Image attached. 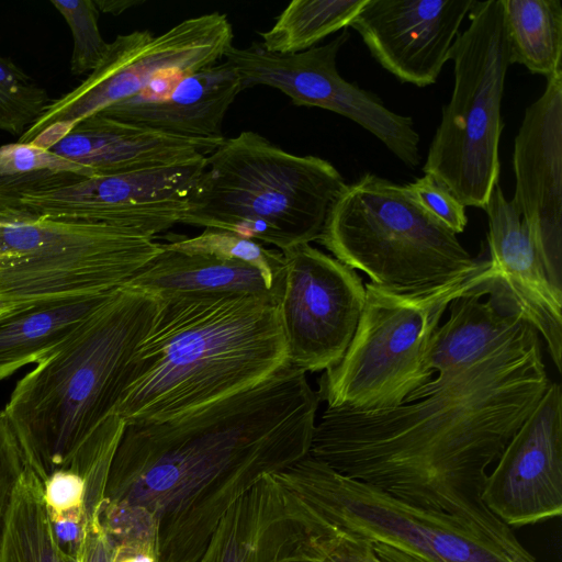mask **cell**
<instances>
[{"mask_svg": "<svg viewBox=\"0 0 562 562\" xmlns=\"http://www.w3.org/2000/svg\"><path fill=\"white\" fill-rule=\"evenodd\" d=\"M25 469L15 434L0 411V542L14 488Z\"/></svg>", "mask_w": 562, "mask_h": 562, "instance_id": "836d02e7", "label": "cell"}, {"mask_svg": "<svg viewBox=\"0 0 562 562\" xmlns=\"http://www.w3.org/2000/svg\"><path fill=\"white\" fill-rule=\"evenodd\" d=\"M550 382L533 331L396 407H326L310 456L416 506L495 520L481 501L487 469Z\"/></svg>", "mask_w": 562, "mask_h": 562, "instance_id": "7a4b0ae2", "label": "cell"}, {"mask_svg": "<svg viewBox=\"0 0 562 562\" xmlns=\"http://www.w3.org/2000/svg\"><path fill=\"white\" fill-rule=\"evenodd\" d=\"M290 521V555L280 562H383L370 543L327 524L283 510Z\"/></svg>", "mask_w": 562, "mask_h": 562, "instance_id": "f1b7e54d", "label": "cell"}, {"mask_svg": "<svg viewBox=\"0 0 562 562\" xmlns=\"http://www.w3.org/2000/svg\"><path fill=\"white\" fill-rule=\"evenodd\" d=\"M345 187L328 160L289 153L246 131L206 156L181 224L227 231L284 251L318 240Z\"/></svg>", "mask_w": 562, "mask_h": 562, "instance_id": "8992f818", "label": "cell"}, {"mask_svg": "<svg viewBox=\"0 0 562 562\" xmlns=\"http://www.w3.org/2000/svg\"><path fill=\"white\" fill-rule=\"evenodd\" d=\"M474 0H368L350 26L403 83L437 81Z\"/></svg>", "mask_w": 562, "mask_h": 562, "instance_id": "e0dca14e", "label": "cell"}, {"mask_svg": "<svg viewBox=\"0 0 562 562\" xmlns=\"http://www.w3.org/2000/svg\"><path fill=\"white\" fill-rule=\"evenodd\" d=\"M495 278L490 261L482 260L442 284L416 292L366 283V302L353 337L341 360L319 378V402L353 412L403 404L434 379L426 357L450 303Z\"/></svg>", "mask_w": 562, "mask_h": 562, "instance_id": "52a82bcc", "label": "cell"}, {"mask_svg": "<svg viewBox=\"0 0 562 562\" xmlns=\"http://www.w3.org/2000/svg\"><path fill=\"white\" fill-rule=\"evenodd\" d=\"M488 217V283L496 297L528 322L541 336L557 367L562 369V292L546 276L519 211L497 183L484 209Z\"/></svg>", "mask_w": 562, "mask_h": 562, "instance_id": "ac0fdd59", "label": "cell"}, {"mask_svg": "<svg viewBox=\"0 0 562 562\" xmlns=\"http://www.w3.org/2000/svg\"><path fill=\"white\" fill-rule=\"evenodd\" d=\"M67 22L74 38L70 72L80 76L94 70L103 60L110 43L99 30V10L93 0H52Z\"/></svg>", "mask_w": 562, "mask_h": 562, "instance_id": "1f68e13d", "label": "cell"}, {"mask_svg": "<svg viewBox=\"0 0 562 562\" xmlns=\"http://www.w3.org/2000/svg\"><path fill=\"white\" fill-rule=\"evenodd\" d=\"M160 251L123 286L159 301L184 295L247 294L279 303L282 292L258 269L215 255L160 243Z\"/></svg>", "mask_w": 562, "mask_h": 562, "instance_id": "7402d4cb", "label": "cell"}, {"mask_svg": "<svg viewBox=\"0 0 562 562\" xmlns=\"http://www.w3.org/2000/svg\"><path fill=\"white\" fill-rule=\"evenodd\" d=\"M290 363L278 304L247 294L160 301L114 414L125 425L183 415Z\"/></svg>", "mask_w": 562, "mask_h": 562, "instance_id": "277c9868", "label": "cell"}, {"mask_svg": "<svg viewBox=\"0 0 562 562\" xmlns=\"http://www.w3.org/2000/svg\"><path fill=\"white\" fill-rule=\"evenodd\" d=\"M368 0H293L276 19L270 30L261 32L260 45L269 53L296 54L350 26Z\"/></svg>", "mask_w": 562, "mask_h": 562, "instance_id": "4316f807", "label": "cell"}, {"mask_svg": "<svg viewBox=\"0 0 562 562\" xmlns=\"http://www.w3.org/2000/svg\"><path fill=\"white\" fill-rule=\"evenodd\" d=\"M319 398L288 363L261 382L183 415L125 425L98 519L176 555L199 551L262 476L310 453Z\"/></svg>", "mask_w": 562, "mask_h": 562, "instance_id": "6da1fadb", "label": "cell"}, {"mask_svg": "<svg viewBox=\"0 0 562 562\" xmlns=\"http://www.w3.org/2000/svg\"><path fill=\"white\" fill-rule=\"evenodd\" d=\"M99 12L119 15L124 11L142 4L144 1L138 0H93Z\"/></svg>", "mask_w": 562, "mask_h": 562, "instance_id": "e575fe53", "label": "cell"}, {"mask_svg": "<svg viewBox=\"0 0 562 562\" xmlns=\"http://www.w3.org/2000/svg\"><path fill=\"white\" fill-rule=\"evenodd\" d=\"M285 278L278 311L289 362L326 371L344 357L356 331L366 286L356 270L311 244L282 251Z\"/></svg>", "mask_w": 562, "mask_h": 562, "instance_id": "5bb4252c", "label": "cell"}, {"mask_svg": "<svg viewBox=\"0 0 562 562\" xmlns=\"http://www.w3.org/2000/svg\"><path fill=\"white\" fill-rule=\"evenodd\" d=\"M0 562H77L57 544L43 485L26 468L14 488L7 515Z\"/></svg>", "mask_w": 562, "mask_h": 562, "instance_id": "484cf974", "label": "cell"}, {"mask_svg": "<svg viewBox=\"0 0 562 562\" xmlns=\"http://www.w3.org/2000/svg\"><path fill=\"white\" fill-rule=\"evenodd\" d=\"M160 249L125 228L0 212V312L111 292Z\"/></svg>", "mask_w": 562, "mask_h": 562, "instance_id": "30bf717a", "label": "cell"}, {"mask_svg": "<svg viewBox=\"0 0 562 562\" xmlns=\"http://www.w3.org/2000/svg\"><path fill=\"white\" fill-rule=\"evenodd\" d=\"M481 501L508 527L562 513V391L550 382L487 474Z\"/></svg>", "mask_w": 562, "mask_h": 562, "instance_id": "9a60e30c", "label": "cell"}, {"mask_svg": "<svg viewBox=\"0 0 562 562\" xmlns=\"http://www.w3.org/2000/svg\"><path fill=\"white\" fill-rule=\"evenodd\" d=\"M488 283L469 291L449 305V318L435 330L426 357L428 371L443 382L479 360L537 331L497 299L483 302Z\"/></svg>", "mask_w": 562, "mask_h": 562, "instance_id": "44dd1931", "label": "cell"}, {"mask_svg": "<svg viewBox=\"0 0 562 562\" xmlns=\"http://www.w3.org/2000/svg\"><path fill=\"white\" fill-rule=\"evenodd\" d=\"M233 38L231 22L218 12L186 19L158 35L148 30L117 35L87 79L52 100L18 142L48 149L81 121L134 97L157 79L220 63Z\"/></svg>", "mask_w": 562, "mask_h": 562, "instance_id": "8fae6325", "label": "cell"}, {"mask_svg": "<svg viewBox=\"0 0 562 562\" xmlns=\"http://www.w3.org/2000/svg\"><path fill=\"white\" fill-rule=\"evenodd\" d=\"M167 243L175 248L220 256L258 269L281 292L284 286L285 262L282 251L240 237L234 233L204 228L193 237L169 235Z\"/></svg>", "mask_w": 562, "mask_h": 562, "instance_id": "f546056e", "label": "cell"}, {"mask_svg": "<svg viewBox=\"0 0 562 562\" xmlns=\"http://www.w3.org/2000/svg\"><path fill=\"white\" fill-rule=\"evenodd\" d=\"M95 176L90 169L49 149L26 143L0 146V211L24 194L71 184Z\"/></svg>", "mask_w": 562, "mask_h": 562, "instance_id": "83f0119b", "label": "cell"}, {"mask_svg": "<svg viewBox=\"0 0 562 562\" xmlns=\"http://www.w3.org/2000/svg\"><path fill=\"white\" fill-rule=\"evenodd\" d=\"M159 304L136 289L114 290L15 384L3 411L25 468L42 484L57 473L79 476L86 487L93 481L100 453L92 435L114 414Z\"/></svg>", "mask_w": 562, "mask_h": 562, "instance_id": "3957f363", "label": "cell"}, {"mask_svg": "<svg viewBox=\"0 0 562 562\" xmlns=\"http://www.w3.org/2000/svg\"><path fill=\"white\" fill-rule=\"evenodd\" d=\"M281 521L276 488L265 475L227 509L192 562H263L280 543L271 533Z\"/></svg>", "mask_w": 562, "mask_h": 562, "instance_id": "cb8c5ba5", "label": "cell"}, {"mask_svg": "<svg viewBox=\"0 0 562 562\" xmlns=\"http://www.w3.org/2000/svg\"><path fill=\"white\" fill-rule=\"evenodd\" d=\"M272 477L283 510L367 540L383 562H536L499 519L416 506L310 453Z\"/></svg>", "mask_w": 562, "mask_h": 562, "instance_id": "5b68a950", "label": "cell"}, {"mask_svg": "<svg viewBox=\"0 0 562 562\" xmlns=\"http://www.w3.org/2000/svg\"><path fill=\"white\" fill-rule=\"evenodd\" d=\"M50 101L44 87L0 56V131L20 137Z\"/></svg>", "mask_w": 562, "mask_h": 562, "instance_id": "4dcf8cb0", "label": "cell"}, {"mask_svg": "<svg viewBox=\"0 0 562 562\" xmlns=\"http://www.w3.org/2000/svg\"><path fill=\"white\" fill-rule=\"evenodd\" d=\"M318 241L376 286L416 292L477 266L457 235L431 217L406 186L367 172L329 209Z\"/></svg>", "mask_w": 562, "mask_h": 562, "instance_id": "ba28073f", "label": "cell"}, {"mask_svg": "<svg viewBox=\"0 0 562 562\" xmlns=\"http://www.w3.org/2000/svg\"><path fill=\"white\" fill-rule=\"evenodd\" d=\"M510 63L547 79L562 70V4L560 0H501Z\"/></svg>", "mask_w": 562, "mask_h": 562, "instance_id": "d4e9b609", "label": "cell"}, {"mask_svg": "<svg viewBox=\"0 0 562 562\" xmlns=\"http://www.w3.org/2000/svg\"><path fill=\"white\" fill-rule=\"evenodd\" d=\"M224 140L172 136L98 113L48 149L95 176H106L193 164Z\"/></svg>", "mask_w": 562, "mask_h": 562, "instance_id": "ffe728a7", "label": "cell"}, {"mask_svg": "<svg viewBox=\"0 0 562 562\" xmlns=\"http://www.w3.org/2000/svg\"><path fill=\"white\" fill-rule=\"evenodd\" d=\"M406 188L425 212L452 233L457 235L465 229V206L432 176L425 175Z\"/></svg>", "mask_w": 562, "mask_h": 562, "instance_id": "d6a6232c", "label": "cell"}, {"mask_svg": "<svg viewBox=\"0 0 562 562\" xmlns=\"http://www.w3.org/2000/svg\"><path fill=\"white\" fill-rule=\"evenodd\" d=\"M241 90L236 69L221 60L190 74L161 77L100 113L172 136L225 139L224 117Z\"/></svg>", "mask_w": 562, "mask_h": 562, "instance_id": "d6986e66", "label": "cell"}, {"mask_svg": "<svg viewBox=\"0 0 562 562\" xmlns=\"http://www.w3.org/2000/svg\"><path fill=\"white\" fill-rule=\"evenodd\" d=\"M450 49L454 85L423 167L464 206L485 209L498 183L501 108L510 50L501 0H474Z\"/></svg>", "mask_w": 562, "mask_h": 562, "instance_id": "9c48e42d", "label": "cell"}, {"mask_svg": "<svg viewBox=\"0 0 562 562\" xmlns=\"http://www.w3.org/2000/svg\"><path fill=\"white\" fill-rule=\"evenodd\" d=\"M512 200L546 276L562 292V70L547 79L515 137Z\"/></svg>", "mask_w": 562, "mask_h": 562, "instance_id": "2e32d148", "label": "cell"}, {"mask_svg": "<svg viewBox=\"0 0 562 562\" xmlns=\"http://www.w3.org/2000/svg\"><path fill=\"white\" fill-rule=\"evenodd\" d=\"M205 158L168 168L88 177L24 194L5 212L105 224L155 239L181 224Z\"/></svg>", "mask_w": 562, "mask_h": 562, "instance_id": "4fadbf2b", "label": "cell"}, {"mask_svg": "<svg viewBox=\"0 0 562 562\" xmlns=\"http://www.w3.org/2000/svg\"><path fill=\"white\" fill-rule=\"evenodd\" d=\"M344 30L329 43L296 54H274L260 44L232 46L225 54L243 88L268 86L297 106L321 108L348 117L378 137L407 167L420 161L419 135L411 116L389 110L380 98L344 79L336 58L348 41Z\"/></svg>", "mask_w": 562, "mask_h": 562, "instance_id": "7c38bea8", "label": "cell"}, {"mask_svg": "<svg viewBox=\"0 0 562 562\" xmlns=\"http://www.w3.org/2000/svg\"><path fill=\"white\" fill-rule=\"evenodd\" d=\"M113 291L42 301L0 312V380L56 351Z\"/></svg>", "mask_w": 562, "mask_h": 562, "instance_id": "603a6c76", "label": "cell"}]
</instances>
